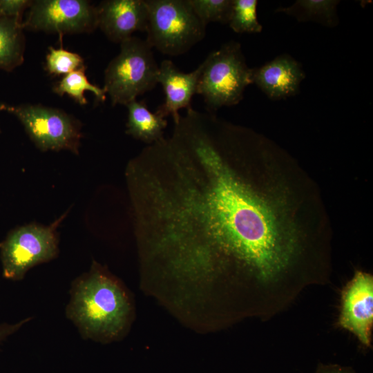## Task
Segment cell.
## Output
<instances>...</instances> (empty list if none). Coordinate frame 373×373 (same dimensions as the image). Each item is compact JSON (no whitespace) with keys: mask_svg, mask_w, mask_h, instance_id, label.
<instances>
[{"mask_svg":"<svg viewBox=\"0 0 373 373\" xmlns=\"http://www.w3.org/2000/svg\"><path fill=\"white\" fill-rule=\"evenodd\" d=\"M31 3L30 0H0V17L14 18L22 21V15Z\"/></svg>","mask_w":373,"mask_h":373,"instance_id":"20","label":"cell"},{"mask_svg":"<svg viewBox=\"0 0 373 373\" xmlns=\"http://www.w3.org/2000/svg\"><path fill=\"white\" fill-rule=\"evenodd\" d=\"M315 373H355L348 367L338 365H320Z\"/></svg>","mask_w":373,"mask_h":373,"instance_id":"22","label":"cell"},{"mask_svg":"<svg viewBox=\"0 0 373 373\" xmlns=\"http://www.w3.org/2000/svg\"><path fill=\"white\" fill-rule=\"evenodd\" d=\"M189 146L193 162L166 216L180 264L191 275L209 280L231 265L263 282L276 278L294 256V229L236 171L229 159L232 142L200 130Z\"/></svg>","mask_w":373,"mask_h":373,"instance_id":"1","label":"cell"},{"mask_svg":"<svg viewBox=\"0 0 373 373\" xmlns=\"http://www.w3.org/2000/svg\"><path fill=\"white\" fill-rule=\"evenodd\" d=\"M31 318H25L15 324H0V345L8 336L19 330Z\"/></svg>","mask_w":373,"mask_h":373,"instance_id":"21","label":"cell"},{"mask_svg":"<svg viewBox=\"0 0 373 373\" xmlns=\"http://www.w3.org/2000/svg\"><path fill=\"white\" fill-rule=\"evenodd\" d=\"M339 325L353 333L365 346L371 345L373 325V278L356 271L344 288Z\"/></svg>","mask_w":373,"mask_h":373,"instance_id":"9","label":"cell"},{"mask_svg":"<svg viewBox=\"0 0 373 373\" xmlns=\"http://www.w3.org/2000/svg\"><path fill=\"white\" fill-rule=\"evenodd\" d=\"M202 64L190 73H183L170 59H164L159 65L157 83L165 94L164 102L156 112L164 117L171 115L175 122L180 117L179 110L191 108L193 96L197 93Z\"/></svg>","mask_w":373,"mask_h":373,"instance_id":"11","label":"cell"},{"mask_svg":"<svg viewBox=\"0 0 373 373\" xmlns=\"http://www.w3.org/2000/svg\"><path fill=\"white\" fill-rule=\"evenodd\" d=\"M86 69L84 67L64 75L53 87V92L59 96L66 94L80 105L88 103L84 96L86 91L93 93L98 101L104 102L106 97L105 90L88 81Z\"/></svg>","mask_w":373,"mask_h":373,"instance_id":"16","label":"cell"},{"mask_svg":"<svg viewBox=\"0 0 373 373\" xmlns=\"http://www.w3.org/2000/svg\"><path fill=\"white\" fill-rule=\"evenodd\" d=\"M14 115L36 146L43 151L79 153L80 122L64 111L41 104H0V111Z\"/></svg>","mask_w":373,"mask_h":373,"instance_id":"6","label":"cell"},{"mask_svg":"<svg viewBox=\"0 0 373 373\" xmlns=\"http://www.w3.org/2000/svg\"><path fill=\"white\" fill-rule=\"evenodd\" d=\"M21 25L59 35L91 32L98 28L97 9L86 0H35Z\"/></svg>","mask_w":373,"mask_h":373,"instance_id":"8","label":"cell"},{"mask_svg":"<svg viewBox=\"0 0 373 373\" xmlns=\"http://www.w3.org/2000/svg\"><path fill=\"white\" fill-rule=\"evenodd\" d=\"M202 64L197 93L208 111L238 104L247 86L252 84L249 68L239 43L231 41L211 52Z\"/></svg>","mask_w":373,"mask_h":373,"instance_id":"4","label":"cell"},{"mask_svg":"<svg viewBox=\"0 0 373 373\" xmlns=\"http://www.w3.org/2000/svg\"><path fill=\"white\" fill-rule=\"evenodd\" d=\"M257 5V0H232L229 27L238 33L260 32L262 27L258 21Z\"/></svg>","mask_w":373,"mask_h":373,"instance_id":"17","label":"cell"},{"mask_svg":"<svg viewBox=\"0 0 373 373\" xmlns=\"http://www.w3.org/2000/svg\"><path fill=\"white\" fill-rule=\"evenodd\" d=\"M22 21L0 17V70L10 72L24 60L26 48Z\"/></svg>","mask_w":373,"mask_h":373,"instance_id":"14","label":"cell"},{"mask_svg":"<svg viewBox=\"0 0 373 373\" xmlns=\"http://www.w3.org/2000/svg\"><path fill=\"white\" fill-rule=\"evenodd\" d=\"M86 67L83 58L78 54L61 48L49 47L46 57V69L53 76L66 75Z\"/></svg>","mask_w":373,"mask_h":373,"instance_id":"18","label":"cell"},{"mask_svg":"<svg viewBox=\"0 0 373 373\" xmlns=\"http://www.w3.org/2000/svg\"><path fill=\"white\" fill-rule=\"evenodd\" d=\"M104 71V90L112 106L126 105L157 84L159 65L146 39L131 37Z\"/></svg>","mask_w":373,"mask_h":373,"instance_id":"3","label":"cell"},{"mask_svg":"<svg viewBox=\"0 0 373 373\" xmlns=\"http://www.w3.org/2000/svg\"><path fill=\"white\" fill-rule=\"evenodd\" d=\"M335 0H298L287 8H280L278 12L294 16L300 21H313L332 27L337 25Z\"/></svg>","mask_w":373,"mask_h":373,"instance_id":"15","label":"cell"},{"mask_svg":"<svg viewBox=\"0 0 373 373\" xmlns=\"http://www.w3.org/2000/svg\"><path fill=\"white\" fill-rule=\"evenodd\" d=\"M55 227L32 224L11 231L0 243L3 276L20 280L32 267L55 258L58 254Z\"/></svg>","mask_w":373,"mask_h":373,"instance_id":"7","label":"cell"},{"mask_svg":"<svg viewBox=\"0 0 373 373\" xmlns=\"http://www.w3.org/2000/svg\"><path fill=\"white\" fill-rule=\"evenodd\" d=\"M128 109L126 133L148 144L163 137L167 121L164 116L151 112L144 101L137 99L126 105Z\"/></svg>","mask_w":373,"mask_h":373,"instance_id":"13","label":"cell"},{"mask_svg":"<svg viewBox=\"0 0 373 373\" xmlns=\"http://www.w3.org/2000/svg\"><path fill=\"white\" fill-rule=\"evenodd\" d=\"M305 77L300 64L288 55H280L259 68H252V84L272 99L294 95Z\"/></svg>","mask_w":373,"mask_h":373,"instance_id":"12","label":"cell"},{"mask_svg":"<svg viewBox=\"0 0 373 373\" xmlns=\"http://www.w3.org/2000/svg\"><path fill=\"white\" fill-rule=\"evenodd\" d=\"M189 2L206 26L210 22L228 23L232 0H189Z\"/></svg>","mask_w":373,"mask_h":373,"instance_id":"19","label":"cell"},{"mask_svg":"<svg viewBox=\"0 0 373 373\" xmlns=\"http://www.w3.org/2000/svg\"><path fill=\"white\" fill-rule=\"evenodd\" d=\"M70 294L66 316L82 337L104 343L125 333L133 314L130 297L120 282L97 263L73 281Z\"/></svg>","mask_w":373,"mask_h":373,"instance_id":"2","label":"cell"},{"mask_svg":"<svg viewBox=\"0 0 373 373\" xmlns=\"http://www.w3.org/2000/svg\"><path fill=\"white\" fill-rule=\"evenodd\" d=\"M148 24L146 41L161 53L178 56L202 40L206 26L189 0H146Z\"/></svg>","mask_w":373,"mask_h":373,"instance_id":"5","label":"cell"},{"mask_svg":"<svg viewBox=\"0 0 373 373\" xmlns=\"http://www.w3.org/2000/svg\"><path fill=\"white\" fill-rule=\"evenodd\" d=\"M98 28L111 41L120 44L137 31L146 32V0H105L98 6Z\"/></svg>","mask_w":373,"mask_h":373,"instance_id":"10","label":"cell"}]
</instances>
